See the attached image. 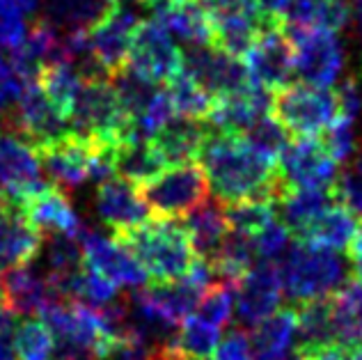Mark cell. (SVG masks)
Here are the masks:
<instances>
[{
	"label": "cell",
	"mask_w": 362,
	"mask_h": 360,
	"mask_svg": "<svg viewBox=\"0 0 362 360\" xmlns=\"http://www.w3.org/2000/svg\"><path fill=\"white\" fill-rule=\"evenodd\" d=\"M199 163L218 200L278 204L289 191L275 161L262 156L241 136L209 134Z\"/></svg>",
	"instance_id": "6da1fadb"
},
{
	"label": "cell",
	"mask_w": 362,
	"mask_h": 360,
	"mask_svg": "<svg viewBox=\"0 0 362 360\" xmlns=\"http://www.w3.org/2000/svg\"><path fill=\"white\" fill-rule=\"evenodd\" d=\"M112 239L140 262L147 278L154 282L181 280L197 260L193 243L177 218L145 221L129 230L112 232Z\"/></svg>",
	"instance_id": "7a4b0ae2"
},
{
	"label": "cell",
	"mask_w": 362,
	"mask_h": 360,
	"mask_svg": "<svg viewBox=\"0 0 362 360\" xmlns=\"http://www.w3.org/2000/svg\"><path fill=\"white\" fill-rule=\"evenodd\" d=\"M275 267L280 271L282 291L296 303L330 296V291H335L346 278V262L337 250L300 241L291 245Z\"/></svg>",
	"instance_id": "3957f363"
},
{
	"label": "cell",
	"mask_w": 362,
	"mask_h": 360,
	"mask_svg": "<svg viewBox=\"0 0 362 360\" xmlns=\"http://www.w3.org/2000/svg\"><path fill=\"white\" fill-rule=\"evenodd\" d=\"M69 124L76 134L90 136L103 145L117 147L131 138V122L122 108V101L106 76L83 79L78 97L74 101Z\"/></svg>",
	"instance_id": "277c9868"
},
{
	"label": "cell",
	"mask_w": 362,
	"mask_h": 360,
	"mask_svg": "<svg viewBox=\"0 0 362 360\" xmlns=\"http://www.w3.org/2000/svg\"><path fill=\"white\" fill-rule=\"evenodd\" d=\"M271 115L289 136L317 138L339 115V103L330 88L296 83L271 94Z\"/></svg>",
	"instance_id": "5b68a950"
},
{
	"label": "cell",
	"mask_w": 362,
	"mask_h": 360,
	"mask_svg": "<svg viewBox=\"0 0 362 360\" xmlns=\"http://www.w3.org/2000/svg\"><path fill=\"white\" fill-rule=\"evenodd\" d=\"M209 179L197 163L170 166L154 179L138 186L149 214L156 218H184L209 200Z\"/></svg>",
	"instance_id": "8992f818"
},
{
	"label": "cell",
	"mask_w": 362,
	"mask_h": 360,
	"mask_svg": "<svg viewBox=\"0 0 362 360\" xmlns=\"http://www.w3.org/2000/svg\"><path fill=\"white\" fill-rule=\"evenodd\" d=\"M282 33L291 44L293 76L314 88H330L337 83L346 62L337 33L289 23H282Z\"/></svg>",
	"instance_id": "52a82bcc"
},
{
	"label": "cell",
	"mask_w": 362,
	"mask_h": 360,
	"mask_svg": "<svg viewBox=\"0 0 362 360\" xmlns=\"http://www.w3.org/2000/svg\"><path fill=\"white\" fill-rule=\"evenodd\" d=\"M110 145H103L90 136L66 131V134L33 149L37 151L40 166L53 179V184L60 186L62 191H71L92 179L99 156Z\"/></svg>",
	"instance_id": "ba28073f"
},
{
	"label": "cell",
	"mask_w": 362,
	"mask_h": 360,
	"mask_svg": "<svg viewBox=\"0 0 362 360\" xmlns=\"http://www.w3.org/2000/svg\"><path fill=\"white\" fill-rule=\"evenodd\" d=\"M127 69L156 85H165L181 71L179 46L154 16L140 21L133 33Z\"/></svg>",
	"instance_id": "9c48e42d"
},
{
	"label": "cell",
	"mask_w": 362,
	"mask_h": 360,
	"mask_svg": "<svg viewBox=\"0 0 362 360\" xmlns=\"http://www.w3.org/2000/svg\"><path fill=\"white\" fill-rule=\"evenodd\" d=\"M181 71H186L214 99L252 85L245 62L216 46H188L181 53Z\"/></svg>",
	"instance_id": "30bf717a"
},
{
	"label": "cell",
	"mask_w": 362,
	"mask_h": 360,
	"mask_svg": "<svg viewBox=\"0 0 362 360\" xmlns=\"http://www.w3.org/2000/svg\"><path fill=\"white\" fill-rule=\"evenodd\" d=\"M142 18L129 5H112L99 23L90 28V55L97 69L112 79L127 67L129 49Z\"/></svg>",
	"instance_id": "8fae6325"
},
{
	"label": "cell",
	"mask_w": 362,
	"mask_h": 360,
	"mask_svg": "<svg viewBox=\"0 0 362 360\" xmlns=\"http://www.w3.org/2000/svg\"><path fill=\"white\" fill-rule=\"evenodd\" d=\"M278 168L289 188H332L339 166L317 136L291 140L278 158Z\"/></svg>",
	"instance_id": "7c38bea8"
},
{
	"label": "cell",
	"mask_w": 362,
	"mask_h": 360,
	"mask_svg": "<svg viewBox=\"0 0 362 360\" xmlns=\"http://www.w3.org/2000/svg\"><path fill=\"white\" fill-rule=\"evenodd\" d=\"M3 124L9 127V131L18 134L33 147L49 143V140L69 131V127H66L69 122L53 108V103L46 99V94L37 85V81L28 83L21 99L7 112Z\"/></svg>",
	"instance_id": "4fadbf2b"
},
{
	"label": "cell",
	"mask_w": 362,
	"mask_h": 360,
	"mask_svg": "<svg viewBox=\"0 0 362 360\" xmlns=\"http://www.w3.org/2000/svg\"><path fill=\"white\" fill-rule=\"evenodd\" d=\"M83 267L101 273L103 278L115 282L117 287H142L147 282V273L140 262L115 239H108L101 232L85 230L78 236Z\"/></svg>",
	"instance_id": "5bb4252c"
},
{
	"label": "cell",
	"mask_w": 362,
	"mask_h": 360,
	"mask_svg": "<svg viewBox=\"0 0 362 360\" xmlns=\"http://www.w3.org/2000/svg\"><path fill=\"white\" fill-rule=\"evenodd\" d=\"M245 67L250 81L269 94L291 85L293 79V55L291 44L280 28H269L255 40L245 53Z\"/></svg>",
	"instance_id": "9a60e30c"
},
{
	"label": "cell",
	"mask_w": 362,
	"mask_h": 360,
	"mask_svg": "<svg viewBox=\"0 0 362 360\" xmlns=\"http://www.w3.org/2000/svg\"><path fill=\"white\" fill-rule=\"evenodd\" d=\"M16 209L44 236L64 234L78 239L83 232V223L66 197V191L55 184L42 182L33 193H28L16 202Z\"/></svg>",
	"instance_id": "2e32d148"
},
{
	"label": "cell",
	"mask_w": 362,
	"mask_h": 360,
	"mask_svg": "<svg viewBox=\"0 0 362 360\" xmlns=\"http://www.w3.org/2000/svg\"><path fill=\"white\" fill-rule=\"evenodd\" d=\"M42 166L37 151L30 143L14 134V131H0V186H3L9 202H16L33 193L42 184Z\"/></svg>",
	"instance_id": "e0dca14e"
},
{
	"label": "cell",
	"mask_w": 362,
	"mask_h": 360,
	"mask_svg": "<svg viewBox=\"0 0 362 360\" xmlns=\"http://www.w3.org/2000/svg\"><path fill=\"white\" fill-rule=\"evenodd\" d=\"M236 312L241 324L255 326L273 315L282 301L280 271L273 262H257L245 276L236 282Z\"/></svg>",
	"instance_id": "ac0fdd59"
},
{
	"label": "cell",
	"mask_w": 362,
	"mask_h": 360,
	"mask_svg": "<svg viewBox=\"0 0 362 360\" xmlns=\"http://www.w3.org/2000/svg\"><path fill=\"white\" fill-rule=\"evenodd\" d=\"M271 110V94L250 85L241 92L223 94L214 99V106L204 117L211 134H227V136H243L247 129L259 117Z\"/></svg>",
	"instance_id": "d6986e66"
},
{
	"label": "cell",
	"mask_w": 362,
	"mask_h": 360,
	"mask_svg": "<svg viewBox=\"0 0 362 360\" xmlns=\"http://www.w3.org/2000/svg\"><path fill=\"white\" fill-rule=\"evenodd\" d=\"M0 282H3L5 291V306L12 308L16 315H33V312H42L64 301L60 289L46 276L44 269H30V264L3 271Z\"/></svg>",
	"instance_id": "ffe728a7"
},
{
	"label": "cell",
	"mask_w": 362,
	"mask_h": 360,
	"mask_svg": "<svg viewBox=\"0 0 362 360\" xmlns=\"http://www.w3.org/2000/svg\"><path fill=\"white\" fill-rule=\"evenodd\" d=\"M97 214L112 232L129 230L149 221V209L138 193V186L122 177H108L97 188Z\"/></svg>",
	"instance_id": "44dd1931"
},
{
	"label": "cell",
	"mask_w": 362,
	"mask_h": 360,
	"mask_svg": "<svg viewBox=\"0 0 362 360\" xmlns=\"http://www.w3.org/2000/svg\"><path fill=\"white\" fill-rule=\"evenodd\" d=\"M209 134H211V129L206 127L204 120L175 115L149 140L158 151V156L163 158V163L170 168L181 163H193L195 158H199V151H202Z\"/></svg>",
	"instance_id": "7402d4cb"
},
{
	"label": "cell",
	"mask_w": 362,
	"mask_h": 360,
	"mask_svg": "<svg viewBox=\"0 0 362 360\" xmlns=\"http://www.w3.org/2000/svg\"><path fill=\"white\" fill-rule=\"evenodd\" d=\"M42 248L44 234L35 230L14 204L0 209V273L33 264Z\"/></svg>",
	"instance_id": "603a6c76"
},
{
	"label": "cell",
	"mask_w": 362,
	"mask_h": 360,
	"mask_svg": "<svg viewBox=\"0 0 362 360\" xmlns=\"http://www.w3.org/2000/svg\"><path fill=\"white\" fill-rule=\"evenodd\" d=\"M293 310H296V333H298L296 358L298 360L308 358L310 354L341 339L337 333L335 308H332L330 296L303 301Z\"/></svg>",
	"instance_id": "cb8c5ba5"
},
{
	"label": "cell",
	"mask_w": 362,
	"mask_h": 360,
	"mask_svg": "<svg viewBox=\"0 0 362 360\" xmlns=\"http://www.w3.org/2000/svg\"><path fill=\"white\" fill-rule=\"evenodd\" d=\"M181 225L193 243L195 255L204 262H211L216 257L227 232H230L227 211L221 207V200H204L190 214H186V221Z\"/></svg>",
	"instance_id": "d4e9b609"
},
{
	"label": "cell",
	"mask_w": 362,
	"mask_h": 360,
	"mask_svg": "<svg viewBox=\"0 0 362 360\" xmlns=\"http://www.w3.org/2000/svg\"><path fill=\"white\" fill-rule=\"evenodd\" d=\"M335 202L337 197L332 188H289L275 207H280V223L298 239L314 218H319Z\"/></svg>",
	"instance_id": "484cf974"
},
{
	"label": "cell",
	"mask_w": 362,
	"mask_h": 360,
	"mask_svg": "<svg viewBox=\"0 0 362 360\" xmlns=\"http://www.w3.org/2000/svg\"><path fill=\"white\" fill-rule=\"evenodd\" d=\"M154 18L165 28L173 40L186 46H211V21H209L202 5L177 3L154 7Z\"/></svg>",
	"instance_id": "4316f807"
},
{
	"label": "cell",
	"mask_w": 362,
	"mask_h": 360,
	"mask_svg": "<svg viewBox=\"0 0 362 360\" xmlns=\"http://www.w3.org/2000/svg\"><path fill=\"white\" fill-rule=\"evenodd\" d=\"M296 335V310L284 308L255 324L250 335L252 360H284Z\"/></svg>",
	"instance_id": "83f0119b"
},
{
	"label": "cell",
	"mask_w": 362,
	"mask_h": 360,
	"mask_svg": "<svg viewBox=\"0 0 362 360\" xmlns=\"http://www.w3.org/2000/svg\"><path fill=\"white\" fill-rule=\"evenodd\" d=\"M354 9L346 0H289L282 23L300 28H323V30L341 33L351 23Z\"/></svg>",
	"instance_id": "f1b7e54d"
},
{
	"label": "cell",
	"mask_w": 362,
	"mask_h": 360,
	"mask_svg": "<svg viewBox=\"0 0 362 360\" xmlns=\"http://www.w3.org/2000/svg\"><path fill=\"white\" fill-rule=\"evenodd\" d=\"M358 223L360 221L344 204L335 202L319 218H314L308 230L298 236V241L319 245V248H328V250H346L358 230Z\"/></svg>",
	"instance_id": "f546056e"
},
{
	"label": "cell",
	"mask_w": 362,
	"mask_h": 360,
	"mask_svg": "<svg viewBox=\"0 0 362 360\" xmlns=\"http://www.w3.org/2000/svg\"><path fill=\"white\" fill-rule=\"evenodd\" d=\"M165 168L168 166L158 156L151 140L127 138L115 147V175L136 186L154 179Z\"/></svg>",
	"instance_id": "4dcf8cb0"
},
{
	"label": "cell",
	"mask_w": 362,
	"mask_h": 360,
	"mask_svg": "<svg viewBox=\"0 0 362 360\" xmlns=\"http://www.w3.org/2000/svg\"><path fill=\"white\" fill-rule=\"evenodd\" d=\"M83 79L85 76L74 62H51V64H44L35 81L46 94V99L53 103V108L69 122L74 101L78 97Z\"/></svg>",
	"instance_id": "1f68e13d"
},
{
	"label": "cell",
	"mask_w": 362,
	"mask_h": 360,
	"mask_svg": "<svg viewBox=\"0 0 362 360\" xmlns=\"http://www.w3.org/2000/svg\"><path fill=\"white\" fill-rule=\"evenodd\" d=\"M44 18L60 30L85 28L90 30L110 12V0H42Z\"/></svg>",
	"instance_id": "d6a6232c"
},
{
	"label": "cell",
	"mask_w": 362,
	"mask_h": 360,
	"mask_svg": "<svg viewBox=\"0 0 362 360\" xmlns=\"http://www.w3.org/2000/svg\"><path fill=\"white\" fill-rule=\"evenodd\" d=\"M218 339H221V328H216L199 317L190 315L179 324L173 344L181 354H186L193 360H211Z\"/></svg>",
	"instance_id": "836d02e7"
},
{
	"label": "cell",
	"mask_w": 362,
	"mask_h": 360,
	"mask_svg": "<svg viewBox=\"0 0 362 360\" xmlns=\"http://www.w3.org/2000/svg\"><path fill=\"white\" fill-rule=\"evenodd\" d=\"M165 85H168L165 88L168 97L173 101V108L177 115L195 117V120H204L209 115V110L214 106V97L199 88L186 71H179Z\"/></svg>",
	"instance_id": "e575fe53"
},
{
	"label": "cell",
	"mask_w": 362,
	"mask_h": 360,
	"mask_svg": "<svg viewBox=\"0 0 362 360\" xmlns=\"http://www.w3.org/2000/svg\"><path fill=\"white\" fill-rule=\"evenodd\" d=\"M335 324L341 339L362 342V282L351 280L332 296Z\"/></svg>",
	"instance_id": "d590c367"
},
{
	"label": "cell",
	"mask_w": 362,
	"mask_h": 360,
	"mask_svg": "<svg viewBox=\"0 0 362 360\" xmlns=\"http://www.w3.org/2000/svg\"><path fill=\"white\" fill-rule=\"evenodd\" d=\"M14 349L18 360H51L55 339L44 321L25 319L14 330Z\"/></svg>",
	"instance_id": "8d00e7d4"
},
{
	"label": "cell",
	"mask_w": 362,
	"mask_h": 360,
	"mask_svg": "<svg viewBox=\"0 0 362 360\" xmlns=\"http://www.w3.org/2000/svg\"><path fill=\"white\" fill-rule=\"evenodd\" d=\"M241 138L247 140V143H250L257 151H259L262 156L275 161V163H278V158L284 151V147L289 145V134L282 129L280 122L271 115V110L266 112L264 117L257 120Z\"/></svg>",
	"instance_id": "74e56055"
},
{
	"label": "cell",
	"mask_w": 362,
	"mask_h": 360,
	"mask_svg": "<svg viewBox=\"0 0 362 360\" xmlns=\"http://www.w3.org/2000/svg\"><path fill=\"white\" fill-rule=\"evenodd\" d=\"M232 287L234 282H225V280L216 282V285H209L195 306V317H199L216 328H223L232 317V303H234Z\"/></svg>",
	"instance_id": "f35d334b"
},
{
	"label": "cell",
	"mask_w": 362,
	"mask_h": 360,
	"mask_svg": "<svg viewBox=\"0 0 362 360\" xmlns=\"http://www.w3.org/2000/svg\"><path fill=\"white\" fill-rule=\"evenodd\" d=\"M332 191H335L337 202H341L362 221V145L356 147L354 156L344 163V170L337 175Z\"/></svg>",
	"instance_id": "ab89813d"
},
{
	"label": "cell",
	"mask_w": 362,
	"mask_h": 360,
	"mask_svg": "<svg viewBox=\"0 0 362 360\" xmlns=\"http://www.w3.org/2000/svg\"><path fill=\"white\" fill-rule=\"evenodd\" d=\"M227 223L230 230L243 232L252 236L262 230L264 225H269L273 218H278V211H273V204L266 202H234L227 207Z\"/></svg>",
	"instance_id": "60d3db41"
},
{
	"label": "cell",
	"mask_w": 362,
	"mask_h": 360,
	"mask_svg": "<svg viewBox=\"0 0 362 360\" xmlns=\"http://www.w3.org/2000/svg\"><path fill=\"white\" fill-rule=\"evenodd\" d=\"M356 127L358 124L354 120L337 115L335 122H332V124L319 136L321 143L326 145V149L330 151V156L337 161V166H344L346 161L354 156V151L358 147Z\"/></svg>",
	"instance_id": "b9f144b4"
},
{
	"label": "cell",
	"mask_w": 362,
	"mask_h": 360,
	"mask_svg": "<svg viewBox=\"0 0 362 360\" xmlns=\"http://www.w3.org/2000/svg\"><path fill=\"white\" fill-rule=\"evenodd\" d=\"M250 239L255 245L257 260L278 264L282 255L289 250L291 234H289L287 227L280 223V218H273L269 225H264L259 232L250 236Z\"/></svg>",
	"instance_id": "7bdbcfd3"
},
{
	"label": "cell",
	"mask_w": 362,
	"mask_h": 360,
	"mask_svg": "<svg viewBox=\"0 0 362 360\" xmlns=\"http://www.w3.org/2000/svg\"><path fill=\"white\" fill-rule=\"evenodd\" d=\"M151 349L140 342L129 330L124 335L101 339L94 349V360H149Z\"/></svg>",
	"instance_id": "ee69618b"
},
{
	"label": "cell",
	"mask_w": 362,
	"mask_h": 360,
	"mask_svg": "<svg viewBox=\"0 0 362 360\" xmlns=\"http://www.w3.org/2000/svg\"><path fill=\"white\" fill-rule=\"evenodd\" d=\"M25 14L12 0H0V49L12 51L25 40Z\"/></svg>",
	"instance_id": "f6af8a7d"
},
{
	"label": "cell",
	"mask_w": 362,
	"mask_h": 360,
	"mask_svg": "<svg viewBox=\"0 0 362 360\" xmlns=\"http://www.w3.org/2000/svg\"><path fill=\"white\" fill-rule=\"evenodd\" d=\"M211 360H252L250 335L245 330H230L223 339H218Z\"/></svg>",
	"instance_id": "bcb514c9"
},
{
	"label": "cell",
	"mask_w": 362,
	"mask_h": 360,
	"mask_svg": "<svg viewBox=\"0 0 362 360\" xmlns=\"http://www.w3.org/2000/svg\"><path fill=\"white\" fill-rule=\"evenodd\" d=\"M51 360H94V349L83 347L78 342H64V339H55Z\"/></svg>",
	"instance_id": "7dc6e473"
},
{
	"label": "cell",
	"mask_w": 362,
	"mask_h": 360,
	"mask_svg": "<svg viewBox=\"0 0 362 360\" xmlns=\"http://www.w3.org/2000/svg\"><path fill=\"white\" fill-rule=\"evenodd\" d=\"M257 12L262 14V18L271 28H280L282 25V16H284V9H287L289 0H252Z\"/></svg>",
	"instance_id": "c3c4849f"
},
{
	"label": "cell",
	"mask_w": 362,
	"mask_h": 360,
	"mask_svg": "<svg viewBox=\"0 0 362 360\" xmlns=\"http://www.w3.org/2000/svg\"><path fill=\"white\" fill-rule=\"evenodd\" d=\"M14 333L7 335V333H0V360H18L16 356V349H14Z\"/></svg>",
	"instance_id": "681fc988"
},
{
	"label": "cell",
	"mask_w": 362,
	"mask_h": 360,
	"mask_svg": "<svg viewBox=\"0 0 362 360\" xmlns=\"http://www.w3.org/2000/svg\"><path fill=\"white\" fill-rule=\"evenodd\" d=\"M14 5H18V9H21L23 14H35L37 9H40L42 0H12Z\"/></svg>",
	"instance_id": "f907efd6"
},
{
	"label": "cell",
	"mask_w": 362,
	"mask_h": 360,
	"mask_svg": "<svg viewBox=\"0 0 362 360\" xmlns=\"http://www.w3.org/2000/svg\"><path fill=\"white\" fill-rule=\"evenodd\" d=\"M9 74H12V67H9L7 53H5L3 49H0V81H5Z\"/></svg>",
	"instance_id": "816d5d0a"
},
{
	"label": "cell",
	"mask_w": 362,
	"mask_h": 360,
	"mask_svg": "<svg viewBox=\"0 0 362 360\" xmlns=\"http://www.w3.org/2000/svg\"><path fill=\"white\" fill-rule=\"evenodd\" d=\"M177 3H195V0H151V7H158V5H177Z\"/></svg>",
	"instance_id": "f5cc1de1"
},
{
	"label": "cell",
	"mask_w": 362,
	"mask_h": 360,
	"mask_svg": "<svg viewBox=\"0 0 362 360\" xmlns=\"http://www.w3.org/2000/svg\"><path fill=\"white\" fill-rule=\"evenodd\" d=\"M356 12V16H358V21H362V0H354V7H351Z\"/></svg>",
	"instance_id": "db71d44e"
},
{
	"label": "cell",
	"mask_w": 362,
	"mask_h": 360,
	"mask_svg": "<svg viewBox=\"0 0 362 360\" xmlns=\"http://www.w3.org/2000/svg\"><path fill=\"white\" fill-rule=\"evenodd\" d=\"M0 306H5V291H3V282H0Z\"/></svg>",
	"instance_id": "11a10c76"
},
{
	"label": "cell",
	"mask_w": 362,
	"mask_h": 360,
	"mask_svg": "<svg viewBox=\"0 0 362 360\" xmlns=\"http://www.w3.org/2000/svg\"><path fill=\"white\" fill-rule=\"evenodd\" d=\"M284 360H298V358H296V356H293V358H289V356H287V358H284Z\"/></svg>",
	"instance_id": "9f6ffc18"
},
{
	"label": "cell",
	"mask_w": 362,
	"mask_h": 360,
	"mask_svg": "<svg viewBox=\"0 0 362 360\" xmlns=\"http://www.w3.org/2000/svg\"><path fill=\"white\" fill-rule=\"evenodd\" d=\"M360 33H362V21H360Z\"/></svg>",
	"instance_id": "6f0895ef"
}]
</instances>
